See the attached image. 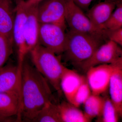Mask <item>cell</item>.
I'll list each match as a JSON object with an SVG mask.
<instances>
[{"label":"cell","instance_id":"obj_12","mask_svg":"<svg viewBox=\"0 0 122 122\" xmlns=\"http://www.w3.org/2000/svg\"><path fill=\"white\" fill-rule=\"evenodd\" d=\"M86 79L85 76L66 67L61 77L60 87L68 102L72 104L76 92Z\"/></svg>","mask_w":122,"mask_h":122},{"label":"cell","instance_id":"obj_4","mask_svg":"<svg viewBox=\"0 0 122 122\" xmlns=\"http://www.w3.org/2000/svg\"><path fill=\"white\" fill-rule=\"evenodd\" d=\"M66 22L70 30L97 36L107 41L105 30L98 28L92 23L83 10L72 0H65Z\"/></svg>","mask_w":122,"mask_h":122},{"label":"cell","instance_id":"obj_13","mask_svg":"<svg viewBox=\"0 0 122 122\" xmlns=\"http://www.w3.org/2000/svg\"><path fill=\"white\" fill-rule=\"evenodd\" d=\"M116 5L115 2L106 1L98 2L89 9L86 14L94 26L102 30L103 25L113 13Z\"/></svg>","mask_w":122,"mask_h":122},{"label":"cell","instance_id":"obj_27","mask_svg":"<svg viewBox=\"0 0 122 122\" xmlns=\"http://www.w3.org/2000/svg\"><path fill=\"white\" fill-rule=\"evenodd\" d=\"M43 0H26L25 1V4L26 7L38 4Z\"/></svg>","mask_w":122,"mask_h":122},{"label":"cell","instance_id":"obj_9","mask_svg":"<svg viewBox=\"0 0 122 122\" xmlns=\"http://www.w3.org/2000/svg\"><path fill=\"white\" fill-rule=\"evenodd\" d=\"M65 0H43L37 5L40 23L57 24L66 28Z\"/></svg>","mask_w":122,"mask_h":122},{"label":"cell","instance_id":"obj_16","mask_svg":"<svg viewBox=\"0 0 122 122\" xmlns=\"http://www.w3.org/2000/svg\"><path fill=\"white\" fill-rule=\"evenodd\" d=\"M110 98L119 114L122 116V66L116 68L112 75L109 87Z\"/></svg>","mask_w":122,"mask_h":122},{"label":"cell","instance_id":"obj_18","mask_svg":"<svg viewBox=\"0 0 122 122\" xmlns=\"http://www.w3.org/2000/svg\"><path fill=\"white\" fill-rule=\"evenodd\" d=\"M104 97L99 95H91L83 103L84 113L91 120L100 116L104 103Z\"/></svg>","mask_w":122,"mask_h":122},{"label":"cell","instance_id":"obj_28","mask_svg":"<svg viewBox=\"0 0 122 122\" xmlns=\"http://www.w3.org/2000/svg\"><path fill=\"white\" fill-rule=\"evenodd\" d=\"M104 1L114 2L116 3L117 4L122 2V0H104Z\"/></svg>","mask_w":122,"mask_h":122},{"label":"cell","instance_id":"obj_2","mask_svg":"<svg viewBox=\"0 0 122 122\" xmlns=\"http://www.w3.org/2000/svg\"><path fill=\"white\" fill-rule=\"evenodd\" d=\"M66 36V48L63 53L66 60L75 67L89 58L105 41L95 35L70 30Z\"/></svg>","mask_w":122,"mask_h":122},{"label":"cell","instance_id":"obj_8","mask_svg":"<svg viewBox=\"0 0 122 122\" xmlns=\"http://www.w3.org/2000/svg\"><path fill=\"white\" fill-rule=\"evenodd\" d=\"M25 0H15V16L13 30V38L17 51V65L21 67L28 53L25 39V27L26 16Z\"/></svg>","mask_w":122,"mask_h":122},{"label":"cell","instance_id":"obj_20","mask_svg":"<svg viewBox=\"0 0 122 122\" xmlns=\"http://www.w3.org/2000/svg\"><path fill=\"white\" fill-rule=\"evenodd\" d=\"M120 117L110 97H104V103L100 116L96 122H117Z\"/></svg>","mask_w":122,"mask_h":122},{"label":"cell","instance_id":"obj_17","mask_svg":"<svg viewBox=\"0 0 122 122\" xmlns=\"http://www.w3.org/2000/svg\"><path fill=\"white\" fill-rule=\"evenodd\" d=\"M58 106L62 122H91L78 107L68 102H62Z\"/></svg>","mask_w":122,"mask_h":122},{"label":"cell","instance_id":"obj_14","mask_svg":"<svg viewBox=\"0 0 122 122\" xmlns=\"http://www.w3.org/2000/svg\"><path fill=\"white\" fill-rule=\"evenodd\" d=\"M15 7L12 0H0V34L13 39Z\"/></svg>","mask_w":122,"mask_h":122},{"label":"cell","instance_id":"obj_10","mask_svg":"<svg viewBox=\"0 0 122 122\" xmlns=\"http://www.w3.org/2000/svg\"><path fill=\"white\" fill-rule=\"evenodd\" d=\"M21 68L8 63L0 69V92L16 94L21 101Z\"/></svg>","mask_w":122,"mask_h":122},{"label":"cell","instance_id":"obj_7","mask_svg":"<svg viewBox=\"0 0 122 122\" xmlns=\"http://www.w3.org/2000/svg\"><path fill=\"white\" fill-rule=\"evenodd\" d=\"M121 46L108 40L99 46L89 58L77 66L84 73L91 67L103 64L115 63L122 59Z\"/></svg>","mask_w":122,"mask_h":122},{"label":"cell","instance_id":"obj_6","mask_svg":"<svg viewBox=\"0 0 122 122\" xmlns=\"http://www.w3.org/2000/svg\"><path fill=\"white\" fill-rule=\"evenodd\" d=\"M122 66V59L115 63L103 64L91 67L87 70L86 78L93 94L100 95L108 89L109 81L115 70Z\"/></svg>","mask_w":122,"mask_h":122},{"label":"cell","instance_id":"obj_3","mask_svg":"<svg viewBox=\"0 0 122 122\" xmlns=\"http://www.w3.org/2000/svg\"><path fill=\"white\" fill-rule=\"evenodd\" d=\"M29 53L35 68L61 95L60 81L66 67L61 60L53 51L39 44Z\"/></svg>","mask_w":122,"mask_h":122},{"label":"cell","instance_id":"obj_1","mask_svg":"<svg viewBox=\"0 0 122 122\" xmlns=\"http://www.w3.org/2000/svg\"><path fill=\"white\" fill-rule=\"evenodd\" d=\"M21 121L32 122L53 95L48 81L25 58L21 68Z\"/></svg>","mask_w":122,"mask_h":122},{"label":"cell","instance_id":"obj_26","mask_svg":"<svg viewBox=\"0 0 122 122\" xmlns=\"http://www.w3.org/2000/svg\"><path fill=\"white\" fill-rule=\"evenodd\" d=\"M18 122L17 117L16 116H5L0 114V122Z\"/></svg>","mask_w":122,"mask_h":122},{"label":"cell","instance_id":"obj_25","mask_svg":"<svg viewBox=\"0 0 122 122\" xmlns=\"http://www.w3.org/2000/svg\"><path fill=\"white\" fill-rule=\"evenodd\" d=\"M75 4L83 10L87 11L93 0H72Z\"/></svg>","mask_w":122,"mask_h":122},{"label":"cell","instance_id":"obj_21","mask_svg":"<svg viewBox=\"0 0 122 122\" xmlns=\"http://www.w3.org/2000/svg\"><path fill=\"white\" fill-rule=\"evenodd\" d=\"M13 39L0 34V69L5 65L13 52Z\"/></svg>","mask_w":122,"mask_h":122},{"label":"cell","instance_id":"obj_23","mask_svg":"<svg viewBox=\"0 0 122 122\" xmlns=\"http://www.w3.org/2000/svg\"><path fill=\"white\" fill-rule=\"evenodd\" d=\"M92 94L91 90L86 78L76 92L72 104L77 107H79L83 105Z\"/></svg>","mask_w":122,"mask_h":122},{"label":"cell","instance_id":"obj_19","mask_svg":"<svg viewBox=\"0 0 122 122\" xmlns=\"http://www.w3.org/2000/svg\"><path fill=\"white\" fill-rule=\"evenodd\" d=\"M32 122H62L58 105L52 102L46 104L39 112Z\"/></svg>","mask_w":122,"mask_h":122},{"label":"cell","instance_id":"obj_24","mask_svg":"<svg viewBox=\"0 0 122 122\" xmlns=\"http://www.w3.org/2000/svg\"><path fill=\"white\" fill-rule=\"evenodd\" d=\"M107 40L113 41L120 46H122V28L118 29L105 30Z\"/></svg>","mask_w":122,"mask_h":122},{"label":"cell","instance_id":"obj_11","mask_svg":"<svg viewBox=\"0 0 122 122\" xmlns=\"http://www.w3.org/2000/svg\"><path fill=\"white\" fill-rule=\"evenodd\" d=\"M37 5L26 7L25 27V39L28 53L39 45V23L37 16Z\"/></svg>","mask_w":122,"mask_h":122},{"label":"cell","instance_id":"obj_22","mask_svg":"<svg viewBox=\"0 0 122 122\" xmlns=\"http://www.w3.org/2000/svg\"><path fill=\"white\" fill-rule=\"evenodd\" d=\"M122 28V2L116 5L113 13L103 25L102 30H113Z\"/></svg>","mask_w":122,"mask_h":122},{"label":"cell","instance_id":"obj_5","mask_svg":"<svg viewBox=\"0 0 122 122\" xmlns=\"http://www.w3.org/2000/svg\"><path fill=\"white\" fill-rule=\"evenodd\" d=\"M66 29L57 24L40 23L39 45L56 54L63 53L66 48L67 41Z\"/></svg>","mask_w":122,"mask_h":122},{"label":"cell","instance_id":"obj_15","mask_svg":"<svg viewBox=\"0 0 122 122\" xmlns=\"http://www.w3.org/2000/svg\"><path fill=\"white\" fill-rule=\"evenodd\" d=\"M21 101L20 96L13 93L0 92V114L5 116L17 117L21 122Z\"/></svg>","mask_w":122,"mask_h":122}]
</instances>
